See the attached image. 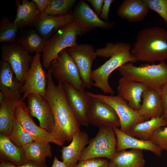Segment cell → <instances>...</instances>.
<instances>
[{"mask_svg": "<svg viewBox=\"0 0 167 167\" xmlns=\"http://www.w3.org/2000/svg\"><path fill=\"white\" fill-rule=\"evenodd\" d=\"M47 73L45 97L51 107L55 123L51 134L62 146L65 142L72 141L74 134L80 130V125L68 105L63 84H55L49 69Z\"/></svg>", "mask_w": 167, "mask_h": 167, "instance_id": "cell-1", "label": "cell"}, {"mask_svg": "<svg viewBox=\"0 0 167 167\" xmlns=\"http://www.w3.org/2000/svg\"><path fill=\"white\" fill-rule=\"evenodd\" d=\"M130 44L122 42H108L103 47L96 49L97 56L110 58L103 64L92 71L91 79L93 86L98 88L104 93L114 94L108 79L111 73L122 65L128 62H136L131 53Z\"/></svg>", "mask_w": 167, "mask_h": 167, "instance_id": "cell-2", "label": "cell"}, {"mask_svg": "<svg viewBox=\"0 0 167 167\" xmlns=\"http://www.w3.org/2000/svg\"><path fill=\"white\" fill-rule=\"evenodd\" d=\"M131 53L136 61L152 64L167 59V31L160 27L143 28L138 32Z\"/></svg>", "mask_w": 167, "mask_h": 167, "instance_id": "cell-3", "label": "cell"}, {"mask_svg": "<svg viewBox=\"0 0 167 167\" xmlns=\"http://www.w3.org/2000/svg\"><path fill=\"white\" fill-rule=\"evenodd\" d=\"M90 30L74 20L56 32L45 42L41 57L44 68L48 70L51 62L58 57L60 52L77 45V36L81 35Z\"/></svg>", "mask_w": 167, "mask_h": 167, "instance_id": "cell-4", "label": "cell"}, {"mask_svg": "<svg viewBox=\"0 0 167 167\" xmlns=\"http://www.w3.org/2000/svg\"><path fill=\"white\" fill-rule=\"evenodd\" d=\"M117 69L122 77L140 83L159 93L162 87L167 82V63L165 61L157 64H147L138 66L128 62Z\"/></svg>", "mask_w": 167, "mask_h": 167, "instance_id": "cell-5", "label": "cell"}, {"mask_svg": "<svg viewBox=\"0 0 167 167\" xmlns=\"http://www.w3.org/2000/svg\"><path fill=\"white\" fill-rule=\"evenodd\" d=\"M96 136L89 141L88 145L83 150L79 161L96 158L111 160L116 153L117 139L113 128H99Z\"/></svg>", "mask_w": 167, "mask_h": 167, "instance_id": "cell-6", "label": "cell"}, {"mask_svg": "<svg viewBox=\"0 0 167 167\" xmlns=\"http://www.w3.org/2000/svg\"><path fill=\"white\" fill-rule=\"evenodd\" d=\"M58 83L68 84L76 89L85 91V87L74 61L67 49L60 52L51 62L49 69Z\"/></svg>", "mask_w": 167, "mask_h": 167, "instance_id": "cell-7", "label": "cell"}, {"mask_svg": "<svg viewBox=\"0 0 167 167\" xmlns=\"http://www.w3.org/2000/svg\"><path fill=\"white\" fill-rule=\"evenodd\" d=\"M0 49L1 59L10 64L18 80L24 84L33 57L17 43H4Z\"/></svg>", "mask_w": 167, "mask_h": 167, "instance_id": "cell-8", "label": "cell"}, {"mask_svg": "<svg viewBox=\"0 0 167 167\" xmlns=\"http://www.w3.org/2000/svg\"><path fill=\"white\" fill-rule=\"evenodd\" d=\"M41 53L35 54L30 67L26 74L21 89L22 101L31 93L39 94L45 97L48 73L43 68L41 61Z\"/></svg>", "mask_w": 167, "mask_h": 167, "instance_id": "cell-9", "label": "cell"}, {"mask_svg": "<svg viewBox=\"0 0 167 167\" xmlns=\"http://www.w3.org/2000/svg\"><path fill=\"white\" fill-rule=\"evenodd\" d=\"M90 96L99 98L106 103L115 110L118 116L120 122V130L126 132L134 124L147 121L137 111L131 108L127 103L118 96H106L87 92Z\"/></svg>", "mask_w": 167, "mask_h": 167, "instance_id": "cell-10", "label": "cell"}, {"mask_svg": "<svg viewBox=\"0 0 167 167\" xmlns=\"http://www.w3.org/2000/svg\"><path fill=\"white\" fill-rule=\"evenodd\" d=\"M74 61L86 88H91L93 82L91 79V67L97 56L94 47L84 44H77L67 49Z\"/></svg>", "mask_w": 167, "mask_h": 167, "instance_id": "cell-11", "label": "cell"}, {"mask_svg": "<svg viewBox=\"0 0 167 167\" xmlns=\"http://www.w3.org/2000/svg\"><path fill=\"white\" fill-rule=\"evenodd\" d=\"M68 105L80 125L88 127V118L92 97L87 92L78 90L71 85L63 84Z\"/></svg>", "mask_w": 167, "mask_h": 167, "instance_id": "cell-12", "label": "cell"}, {"mask_svg": "<svg viewBox=\"0 0 167 167\" xmlns=\"http://www.w3.org/2000/svg\"><path fill=\"white\" fill-rule=\"evenodd\" d=\"M27 111L32 117L36 118L40 126L51 133L55 127L54 116L51 107L45 97L31 93L27 97Z\"/></svg>", "mask_w": 167, "mask_h": 167, "instance_id": "cell-13", "label": "cell"}, {"mask_svg": "<svg viewBox=\"0 0 167 167\" xmlns=\"http://www.w3.org/2000/svg\"><path fill=\"white\" fill-rule=\"evenodd\" d=\"M92 97L88 118L89 124L99 128L120 127L119 118L113 108L100 99Z\"/></svg>", "mask_w": 167, "mask_h": 167, "instance_id": "cell-14", "label": "cell"}, {"mask_svg": "<svg viewBox=\"0 0 167 167\" xmlns=\"http://www.w3.org/2000/svg\"><path fill=\"white\" fill-rule=\"evenodd\" d=\"M15 114L16 118L34 140L52 142L62 146L51 133L38 126L34 122L28 113L26 104L24 101L18 103L15 109Z\"/></svg>", "mask_w": 167, "mask_h": 167, "instance_id": "cell-15", "label": "cell"}, {"mask_svg": "<svg viewBox=\"0 0 167 167\" xmlns=\"http://www.w3.org/2000/svg\"><path fill=\"white\" fill-rule=\"evenodd\" d=\"M24 84L17 79L10 64L0 60V92L5 97L23 102L21 89Z\"/></svg>", "mask_w": 167, "mask_h": 167, "instance_id": "cell-16", "label": "cell"}, {"mask_svg": "<svg viewBox=\"0 0 167 167\" xmlns=\"http://www.w3.org/2000/svg\"><path fill=\"white\" fill-rule=\"evenodd\" d=\"M118 84V96L126 101L131 108L139 111L141 105L142 94L148 88L140 83L123 77L119 79Z\"/></svg>", "mask_w": 167, "mask_h": 167, "instance_id": "cell-17", "label": "cell"}, {"mask_svg": "<svg viewBox=\"0 0 167 167\" xmlns=\"http://www.w3.org/2000/svg\"><path fill=\"white\" fill-rule=\"evenodd\" d=\"M74 21L72 13L63 15L53 16L42 13L34 27L46 41L60 29Z\"/></svg>", "mask_w": 167, "mask_h": 167, "instance_id": "cell-18", "label": "cell"}, {"mask_svg": "<svg viewBox=\"0 0 167 167\" xmlns=\"http://www.w3.org/2000/svg\"><path fill=\"white\" fill-rule=\"evenodd\" d=\"M71 143L63 147L61 159L68 167H74L79 161L82 151L89 143V136L86 132L80 130L74 135Z\"/></svg>", "mask_w": 167, "mask_h": 167, "instance_id": "cell-19", "label": "cell"}, {"mask_svg": "<svg viewBox=\"0 0 167 167\" xmlns=\"http://www.w3.org/2000/svg\"><path fill=\"white\" fill-rule=\"evenodd\" d=\"M17 10L13 21L19 29L34 27L40 16L41 13L35 3L32 0H19L15 1Z\"/></svg>", "mask_w": 167, "mask_h": 167, "instance_id": "cell-20", "label": "cell"}, {"mask_svg": "<svg viewBox=\"0 0 167 167\" xmlns=\"http://www.w3.org/2000/svg\"><path fill=\"white\" fill-rule=\"evenodd\" d=\"M113 129L117 139V152L131 148L147 150L152 152L157 156L161 155L162 151L152 142L132 137L121 131L118 128Z\"/></svg>", "mask_w": 167, "mask_h": 167, "instance_id": "cell-21", "label": "cell"}, {"mask_svg": "<svg viewBox=\"0 0 167 167\" xmlns=\"http://www.w3.org/2000/svg\"><path fill=\"white\" fill-rule=\"evenodd\" d=\"M74 20L89 29L96 27L105 29L110 28L112 24L99 18L85 1L81 0L72 13Z\"/></svg>", "mask_w": 167, "mask_h": 167, "instance_id": "cell-22", "label": "cell"}, {"mask_svg": "<svg viewBox=\"0 0 167 167\" xmlns=\"http://www.w3.org/2000/svg\"><path fill=\"white\" fill-rule=\"evenodd\" d=\"M149 10L143 0H124L118 7L117 14L129 22H138L145 18Z\"/></svg>", "mask_w": 167, "mask_h": 167, "instance_id": "cell-23", "label": "cell"}, {"mask_svg": "<svg viewBox=\"0 0 167 167\" xmlns=\"http://www.w3.org/2000/svg\"><path fill=\"white\" fill-rule=\"evenodd\" d=\"M142 103L138 111L139 114L147 120L152 118L161 117L163 113L160 93L157 91L148 88L142 93Z\"/></svg>", "mask_w": 167, "mask_h": 167, "instance_id": "cell-24", "label": "cell"}, {"mask_svg": "<svg viewBox=\"0 0 167 167\" xmlns=\"http://www.w3.org/2000/svg\"><path fill=\"white\" fill-rule=\"evenodd\" d=\"M167 126V116L163 114L158 118L138 122L133 124L126 132L132 137L140 139L149 141L153 131L162 126Z\"/></svg>", "mask_w": 167, "mask_h": 167, "instance_id": "cell-25", "label": "cell"}, {"mask_svg": "<svg viewBox=\"0 0 167 167\" xmlns=\"http://www.w3.org/2000/svg\"><path fill=\"white\" fill-rule=\"evenodd\" d=\"M0 159L18 166L25 163L27 160L23 148L15 145L9 137L0 134Z\"/></svg>", "mask_w": 167, "mask_h": 167, "instance_id": "cell-26", "label": "cell"}, {"mask_svg": "<svg viewBox=\"0 0 167 167\" xmlns=\"http://www.w3.org/2000/svg\"><path fill=\"white\" fill-rule=\"evenodd\" d=\"M18 102L11 98L5 97L0 105V134L8 136L16 118L15 110Z\"/></svg>", "mask_w": 167, "mask_h": 167, "instance_id": "cell-27", "label": "cell"}, {"mask_svg": "<svg viewBox=\"0 0 167 167\" xmlns=\"http://www.w3.org/2000/svg\"><path fill=\"white\" fill-rule=\"evenodd\" d=\"M142 150L132 149L117 152L109 161L117 167H145L146 161Z\"/></svg>", "mask_w": 167, "mask_h": 167, "instance_id": "cell-28", "label": "cell"}, {"mask_svg": "<svg viewBox=\"0 0 167 167\" xmlns=\"http://www.w3.org/2000/svg\"><path fill=\"white\" fill-rule=\"evenodd\" d=\"M23 31L21 34H19L16 43L29 53L42 54L45 42L43 38L32 28Z\"/></svg>", "mask_w": 167, "mask_h": 167, "instance_id": "cell-29", "label": "cell"}, {"mask_svg": "<svg viewBox=\"0 0 167 167\" xmlns=\"http://www.w3.org/2000/svg\"><path fill=\"white\" fill-rule=\"evenodd\" d=\"M23 148L27 160L45 164L46 158L52 156L51 147L49 142L34 140L24 146Z\"/></svg>", "mask_w": 167, "mask_h": 167, "instance_id": "cell-30", "label": "cell"}, {"mask_svg": "<svg viewBox=\"0 0 167 167\" xmlns=\"http://www.w3.org/2000/svg\"><path fill=\"white\" fill-rule=\"evenodd\" d=\"M19 28L6 16L0 20V43H16Z\"/></svg>", "mask_w": 167, "mask_h": 167, "instance_id": "cell-31", "label": "cell"}, {"mask_svg": "<svg viewBox=\"0 0 167 167\" xmlns=\"http://www.w3.org/2000/svg\"><path fill=\"white\" fill-rule=\"evenodd\" d=\"M11 141L15 145L23 148L34 140L31 135L23 127L15 118L12 131L9 136Z\"/></svg>", "mask_w": 167, "mask_h": 167, "instance_id": "cell-32", "label": "cell"}, {"mask_svg": "<svg viewBox=\"0 0 167 167\" xmlns=\"http://www.w3.org/2000/svg\"><path fill=\"white\" fill-rule=\"evenodd\" d=\"M75 0H51L47 9L43 13L53 16L67 15L76 2Z\"/></svg>", "mask_w": 167, "mask_h": 167, "instance_id": "cell-33", "label": "cell"}, {"mask_svg": "<svg viewBox=\"0 0 167 167\" xmlns=\"http://www.w3.org/2000/svg\"><path fill=\"white\" fill-rule=\"evenodd\" d=\"M149 141L158 146L162 151L165 150L167 152V126L163 128L161 127L156 129Z\"/></svg>", "mask_w": 167, "mask_h": 167, "instance_id": "cell-34", "label": "cell"}, {"mask_svg": "<svg viewBox=\"0 0 167 167\" xmlns=\"http://www.w3.org/2000/svg\"><path fill=\"white\" fill-rule=\"evenodd\" d=\"M149 9L156 12L167 26V0H143Z\"/></svg>", "mask_w": 167, "mask_h": 167, "instance_id": "cell-35", "label": "cell"}, {"mask_svg": "<svg viewBox=\"0 0 167 167\" xmlns=\"http://www.w3.org/2000/svg\"><path fill=\"white\" fill-rule=\"evenodd\" d=\"M108 159L96 158L79 161L74 167H109Z\"/></svg>", "mask_w": 167, "mask_h": 167, "instance_id": "cell-36", "label": "cell"}, {"mask_svg": "<svg viewBox=\"0 0 167 167\" xmlns=\"http://www.w3.org/2000/svg\"><path fill=\"white\" fill-rule=\"evenodd\" d=\"M0 167H47L46 163L41 164L34 161L27 160L24 164L19 165H15L7 161H1Z\"/></svg>", "mask_w": 167, "mask_h": 167, "instance_id": "cell-37", "label": "cell"}, {"mask_svg": "<svg viewBox=\"0 0 167 167\" xmlns=\"http://www.w3.org/2000/svg\"><path fill=\"white\" fill-rule=\"evenodd\" d=\"M163 114L167 115V82L162 87L160 92Z\"/></svg>", "mask_w": 167, "mask_h": 167, "instance_id": "cell-38", "label": "cell"}, {"mask_svg": "<svg viewBox=\"0 0 167 167\" xmlns=\"http://www.w3.org/2000/svg\"><path fill=\"white\" fill-rule=\"evenodd\" d=\"M114 1L113 0H104V2L100 15V19L108 21L109 19V13L110 6Z\"/></svg>", "mask_w": 167, "mask_h": 167, "instance_id": "cell-39", "label": "cell"}, {"mask_svg": "<svg viewBox=\"0 0 167 167\" xmlns=\"http://www.w3.org/2000/svg\"><path fill=\"white\" fill-rule=\"evenodd\" d=\"M104 0H88L93 8L95 13L98 15H100L103 6Z\"/></svg>", "mask_w": 167, "mask_h": 167, "instance_id": "cell-40", "label": "cell"}, {"mask_svg": "<svg viewBox=\"0 0 167 167\" xmlns=\"http://www.w3.org/2000/svg\"><path fill=\"white\" fill-rule=\"evenodd\" d=\"M41 13L44 12L49 5L51 0H32Z\"/></svg>", "mask_w": 167, "mask_h": 167, "instance_id": "cell-41", "label": "cell"}, {"mask_svg": "<svg viewBox=\"0 0 167 167\" xmlns=\"http://www.w3.org/2000/svg\"><path fill=\"white\" fill-rule=\"evenodd\" d=\"M51 167H68L62 161H60L56 156H55Z\"/></svg>", "mask_w": 167, "mask_h": 167, "instance_id": "cell-42", "label": "cell"}, {"mask_svg": "<svg viewBox=\"0 0 167 167\" xmlns=\"http://www.w3.org/2000/svg\"><path fill=\"white\" fill-rule=\"evenodd\" d=\"M5 96L3 94L0 92V104H1L3 101L5 97Z\"/></svg>", "mask_w": 167, "mask_h": 167, "instance_id": "cell-43", "label": "cell"}, {"mask_svg": "<svg viewBox=\"0 0 167 167\" xmlns=\"http://www.w3.org/2000/svg\"><path fill=\"white\" fill-rule=\"evenodd\" d=\"M109 167H117L116 165L109 161Z\"/></svg>", "mask_w": 167, "mask_h": 167, "instance_id": "cell-44", "label": "cell"}]
</instances>
